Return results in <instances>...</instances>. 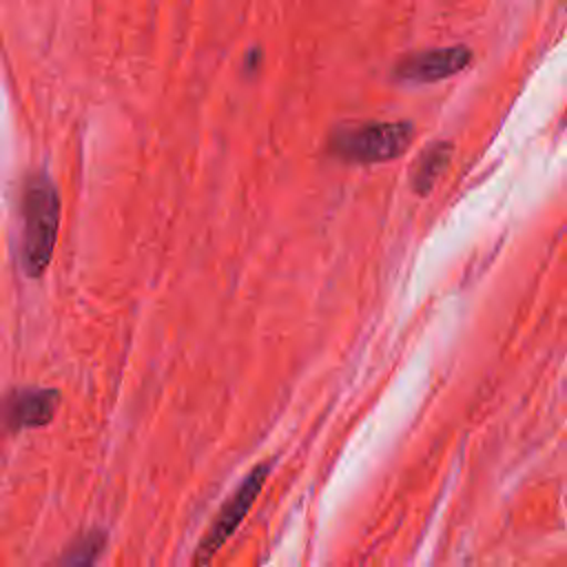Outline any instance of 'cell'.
I'll return each instance as SVG.
<instances>
[{
	"label": "cell",
	"mask_w": 567,
	"mask_h": 567,
	"mask_svg": "<svg viewBox=\"0 0 567 567\" xmlns=\"http://www.w3.org/2000/svg\"><path fill=\"white\" fill-rule=\"evenodd\" d=\"M106 536L102 529H91L78 536L58 558L53 567H93L104 549Z\"/></svg>",
	"instance_id": "obj_7"
},
{
	"label": "cell",
	"mask_w": 567,
	"mask_h": 567,
	"mask_svg": "<svg viewBox=\"0 0 567 567\" xmlns=\"http://www.w3.org/2000/svg\"><path fill=\"white\" fill-rule=\"evenodd\" d=\"M20 259L29 277H40L53 257L60 228V195L47 173L27 177L20 197Z\"/></svg>",
	"instance_id": "obj_1"
},
{
	"label": "cell",
	"mask_w": 567,
	"mask_h": 567,
	"mask_svg": "<svg viewBox=\"0 0 567 567\" xmlns=\"http://www.w3.org/2000/svg\"><path fill=\"white\" fill-rule=\"evenodd\" d=\"M268 463L255 465L244 481L237 485V489L226 498L217 516L213 518L208 532L202 536L197 549H195V567H206L213 556L226 545V540L235 534V529L241 525V520L248 516L252 503L257 501L266 478H268Z\"/></svg>",
	"instance_id": "obj_3"
},
{
	"label": "cell",
	"mask_w": 567,
	"mask_h": 567,
	"mask_svg": "<svg viewBox=\"0 0 567 567\" xmlns=\"http://www.w3.org/2000/svg\"><path fill=\"white\" fill-rule=\"evenodd\" d=\"M412 137L410 122H363L337 128L330 137V151L343 162L377 164L403 155Z\"/></svg>",
	"instance_id": "obj_2"
},
{
	"label": "cell",
	"mask_w": 567,
	"mask_h": 567,
	"mask_svg": "<svg viewBox=\"0 0 567 567\" xmlns=\"http://www.w3.org/2000/svg\"><path fill=\"white\" fill-rule=\"evenodd\" d=\"M472 60L465 47H441L405 55L396 64V75L405 82H436L463 71Z\"/></svg>",
	"instance_id": "obj_5"
},
{
	"label": "cell",
	"mask_w": 567,
	"mask_h": 567,
	"mask_svg": "<svg viewBox=\"0 0 567 567\" xmlns=\"http://www.w3.org/2000/svg\"><path fill=\"white\" fill-rule=\"evenodd\" d=\"M60 408V392L51 388H18L0 401V430L20 432L47 425Z\"/></svg>",
	"instance_id": "obj_4"
},
{
	"label": "cell",
	"mask_w": 567,
	"mask_h": 567,
	"mask_svg": "<svg viewBox=\"0 0 567 567\" xmlns=\"http://www.w3.org/2000/svg\"><path fill=\"white\" fill-rule=\"evenodd\" d=\"M450 155H452V146L447 142H434L421 153L412 173V186L416 193H427L434 186V182L447 166Z\"/></svg>",
	"instance_id": "obj_6"
}]
</instances>
